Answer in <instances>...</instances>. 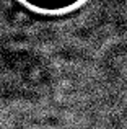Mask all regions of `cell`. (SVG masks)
I'll return each mask as SVG.
<instances>
[{"instance_id": "obj_1", "label": "cell", "mask_w": 127, "mask_h": 129, "mask_svg": "<svg viewBox=\"0 0 127 129\" xmlns=\"http://www.w3.org/2000/svg\"><path fill=\"white\" fill-rule=\"evenodd\" d=\"M28 3L39 8H46V10H59V8H65V7L73 5L78 0H26Z\"/></svg>"}]
</instances>
